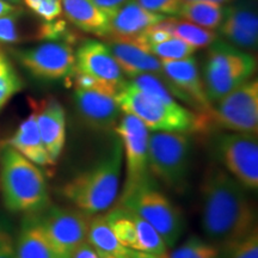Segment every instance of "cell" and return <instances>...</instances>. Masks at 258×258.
Segmentation results:
<instances>
[{"label":"cell","instance_id":"6da1fadb","mask_svg":"<svg viewBox=\"0 0 258 258\" xmlns=\"http://www.w3.org/2000/svg\"><path fill=\"white\" fill-rule=\"evenodd\" d=\"M246 188L218 164H209L201 183L202 228L220 245L257 227V214Z\"/></svg>","mask_w":258,"mask_h":258},{"label":"cell","instance_id":"7a4b0ae2","mask_svg":"<svg viewBox=\"0 0 258 258\" xmlns=\"http://www.w3.org/2000/svg\"><path fill=\"white\" fill-rule=\"evenodd\" d=\"M122 159L123 148L116 138L108 153L69 180L61 195L90 217L108 211L118 196Z\"/></svg>","mask_w":258,"mask_h":258},{"label":"cell","instance_id":"3957f363","mask_svg":"<svg viewBox=\"0 0 258 258\" xmlns=\"http://www.w3.org/2000/svg\"><path fill=\"white\" fill-rule=\"evenodd\" d=\"M0 189L5 207L12 213L37 214L50 205L46 176L8 144H0Z\"/></svg>","mask_w":258,"mask_h":258},{"label":"cell","instance_id":"277c9868","mask_svg":"<svg viewBox=\"0 0 258 258\" xmlns=\"http://www.w3.org/2000/svg\"><path fill=\"white\" fill-rule=\"evenodd\" d=\"M116 101L125 114L134 115L147 129L170 133H201L202 122L198 112L185 109L177 101L165 102L147 95L125 82L116 95Z\"/></svg>","mask_w":258,"mask_h":258},{"label":"cell","instance_id":"5b68a950","mask_svg":"<svg viewBox=\"0 0 258 258\" xmlns=\"http://www.w3.org/2000/svg\"><path fill=\"white\" fill-rule=\"evenodd\" d=\"M120 205L134 212L156 228L167 247H173L184 231L182 212L165 194L158 190L154 178L124 188Z\"/></svg>","mask_w":258,"mask_h":258},{"label":"cell","instance_id":"8992f818","mask_svg":"<svg viewBox=\"0 0 258 258\" xmlns=\"http://www.w3.org/2000/svg\"><path fill=\"white\" fill-rule=\"evenodd\" d=\"M256 71V60L247 51L228 42L214 41L209 46L203 66V84L212 104L251 79Z\"/></svg>","mask_w":258,"mask_h":258},{"label":"cell","instance_id":"52a82bcc","mask_svg":"<svg viewBox=\"0 0 258 258\" xmlns=\"http://www.w3.org/2000/svg\"><path fill=\"white\" fill-rule=\"evenodd\" d=\"M191 161V138L188 133L158 132L148 138V170L170 189H186Z\"/></svg>","mask_w":258,"mask_h":258},{"label":"cell","instance_id":"ba28073f","mask_svg":"<svg viewBox=\"0 0 258 258\" xmlns=\"http://www.w3.org/2000/svg\"><path fill=\"white\" fill-rule=\"evenodd\" d=\"M214 153L226 171L244 188L256 191L258 188L257 134L220 133L215 135Z\"/></svg>","mask_w":258,"mask_h":258},{"label":"cell","instance_id":"9c48e42d","mask_svg":"<svg viewBox=\"0 0 258 258\" xmlns=\"http://www.w3.org/2000/svg\"><path fill=\"white\" fill-rule=\"evenodd\" d=\"M211 128L257 134L258 82L249 79L213 104Z\"/></svg>","mask_w":258,"mask_h":258},{"label":"cell","instance_id":"30bf717a","mask_svg":"<svg viewBox=\"0 0 258 258\" xmlns=\"http://www.w3.org/2000/svg\"><path fill=\"white\" fill-rule=\"evenodd\" d=\"M14 55L34 78L44 82L70 79L76 71V54L67 42H43L28 49L15 50Z\"/></svg>","mask_w":258,"mask_h":258},{"label":"cell","instance_id":"8fae6325","mask_svg":"<svg viewBox=\"0 0 258 258\" xmlns=\"http://www.w3.org/2000/svg\"><path fill=\"white\" fill-rule=\"evenodd\" d=\"M37 219L61 258H71L77 246L86 240L90 215L79 209L49 205L37 213Z\"/></svg>","mask_w":258,"mask_h":258},{"label":"cell","instance_id":"7c38bea8","mask_svg":"<svg viewBox=\"0 0 258 258\" xmlns=\"http://www.w3.org/2000/svg\"><path fill=\"white\" fill-rule=\"evenodd\" d=\"M160 61L163 66V80L171 95L195 109L198 114L206 115L211 120L213 104L206 93L195 57Z\"/></svg>","mask_w":258,"mask_h":258},{"label":"cell","instance_id":"4fadbf2b","mask_svg":"<svg viewBox=\"0 0 258 258\" xmlns=\"http://www.w3.org/2000/svg\"><path fill=\"white\" fill-rule=\"evenodd\" d=\"M120 138L127 167L124 188H129L153 178L148 170V129L144 122L134 115L125 114L115 127Z\"/></svg>","mask_w":258,"mask_h":258},{"label":"cell","instance_id":"5bb4252c","mask_svg":"<svg viewBox=\"0 0 258 258\" xmlns=\"http://www.w3.org/2000/svg\"><path fill=\"white\" fill-rule=\"evenodd\" d=\"M76 70L114 90L116 95L125 83L124 74L108 46L95 40L80 44L76 53Z\"/></svg>","mask_w":258,"mask_h":258},{"label":"cell","instance_id":"9a60e30c","mask_svg":"<svg viewBox=\"0 0 258 258\" xmlns=\"http://www.w3.org/2000/svg\"><path fill=\"white\" fill-rule=\"evenodd\" d=\"M219 32L232 46L253 51L258 44V16L256 0H237L225 8Z\"/></svg>","mask_w":258,"mask_h":258},{"label":"cell","instance_id":"2e32d148","mask_svg":"<svg viewBox=\"0 0 258 258\" xmlns=\"http://www.w3.org/2000/svg\"><path fill=\"white\" fill-rule=\"evenodd\" d=\"M73 99L79 117L89 128L97 132L115 129L122 110L114 96L96 90L76 89Z\"/></svg>","mask_w":258,"mask_h":258},{"label":"cell","instance_id":"e0dca14e","mask_svg":"<svg viewBox=\"0 0 258 258\" xmlns=\"http://www.w3.org/2000/svg\"><path fill=\"white\" fill-rule=\"evenodd\" d=\"M31 108L36 116L41 140L50 159L56 163L66 143V112L61 103L54 97L31 102Z\"/></svg>","mask_w":258,"mask_h":258},{"label":"cell","instance_id":"ac0fdd59","mask_svg":"<svg viewBox=\"0 0 258 258\" xmlns=\"http://www.w3.org/2000/svg\"><path fill=\"white\" fill-rule=\"evenodd\" d=\"M164 18H166L165 15L147 11L137 0H128L108 16V28L104 38L118 41L132 40Z\"/></svg>","mask_w":258,"mask_h":258},{"label":"cell","instance_id":"d6986e66","mask_svg":"<svg viewBox=\"0 0 258 258\" xmlns=\"http://www.w3.org/2000/svg\"><path fill=\"white\" fill-rule=\"evenodd\" d=\"M105 44L111 51L122 72L129 78L148 73L163 79L161 61L153 54L127 41L106 40Z\"/></svg>","mask_w":258,"mask_h":258},{"label":"cell","instance_id":"ffe728a7","mask_svg":"<svg viewBox=\"0 0 258 258\" xmlns=\"http://www.w3.org/2000/svg\"><path fill=\"white\" fill-rule=\"evenodd\" d=\"M5 144L14 147L17 152L34 163L35 165L42 167L55 165L41 140L34 110L19 124L15 134L9 140H6Z\"/></svg>","mask_w":258,"mask_h":258},{"label":"cell","instance_id":"44dd1931","mask_svg":"<svg viewBox=\"0 0 258 258\" xmlns=\"http://www.w3.org/2000/svg\"><path fill=\"white\" fill-rule=\"evenodd\" d=\"M16 258H61L44 233L37 214L25 215L16 239Z\"/></svg>","mask_w":258,"mask_h":258},{"label":"cell","instance_id":"7402d4cb","mask_svg":"<svg viewBox=\"0 0 258 258\" xmlns=\"http://www.w3.org/2000/svg\"><path fill=\"white\" fill-rule=\"evenodd\" d=\"M64 17L82 31L105 37L108 15L93 4L91 0H61Z\"/></svg>","mask_w":258,"mask_h":258},{"label":"cell","instance_id":"603a6c76","mask_svg":"<svg viewBox=\"0 0 258 258\" xmlns=\"http://www.w3.org/2000/svg\"><path fill=\"white\" fill-rule=\"evenodd\" d=\"M154 27L169 32L171 36L186 42L195 49L209 47L213 42L218 40V34L211 29L199 27L188 21L173 17L164 18L163 21L154 24Z\"/></svg>","mask_w":258,"mask_h":258},{"label":"cell","instance_id":"cb8c5ba5","mask_svg":"<svg viewBox=\"0 0 258 258\" xmlns=\"http://www.w3.org/2000/svg\"><path fill=\"white\" fill-rule=\"evenodd\" d=\"M86 241L95 247L98 253L112 254L120 258L127 247L117 240L114 232L105 220L104 214H95L89 219Z\"/></svg>","mask_w":258,"mask_h":258},{"label":"cell","instance_id":"d4e9b609","mask_svg":"<svg viewBox=\"0 0 258 258\" xmlns=\"http://www.w3.org/2000/svg\"><path fill=\"white\" fill-rule=\"evenodd\" d=\"M225 8L211 2H183L179 6L178 16L185 21L206 29H217L221 24Z\"/></svg>","mask_w":258,"mask_h":258},{"label":"cell","instance_id":"484cf974","mask_svg":"<svg viewBox=\"0 0 258 258\" xmlns=\"http://www.w3.org/2000/svg\"><path fill=\"white\" fill-rule=\"evenodd\" d=\"M104 217L117 240L124 247L135 250V246H137L135 213L120 205L110 209Z\"/></svg>","mask_w":258,"mask_h":258},{"label":"cell","instance_id":"4316f807","mask_svg":"<svg viewBox=\"0 0 258 258\" xmlns=\"http://www.w3.org/2000/svg\"><path fill=\"white\" fill-rule=\"evenodd\" d=\"M219 258H258L257 227L241 237L219 245Z\"/></svg>","mask_w":258,"mask_h":258},{"label":"cell","instance_id":"83f0119b","mask_svg":"<svg viewBox=\"0 0 258 258\" xmlns=\"http://www.w3.org/2000/svg\"><path fill=\"white\" fill-rule=\"evenodd\" d=\"M23 89V80L12 61L0 51V110L15 95Z\"/></svg>","mask_w":258,"mask_h":258},{"label":"cell","instance_id":"f1b7e54d","mask_svg":"<svg viewBox=\"0 0 258 258\" xmlns=\"http://www.w3.org/2000/svg\"><path fill=\"white\" fill-rule=\"evenodd\" d=\"M28 37L24 29L23 10L16 8L12 12L0 16V43L15 44Z\"/></svg>","mask_w":258,"mask_h":258},{"label":"cell","instance_id":"f546056e","mask_svg":"<svg viewBox=\"0 0 258 258\" xmlns=\"http://www.w3.org/2000/svg\"><path fill=\"white\" fill-rule=\"evenodd\" d=\"M169 258H219V245L192 235L173 250Z\"/></svg>","mask_w":258,"mask_h":258},{"label":"cell","instance_id":"4dcf8cb0","mask_svg":"<svg viewBox=\"0 0 258 258\" xmlns=\"http://www.w3.org/2000/svg\"><path fill=\"white\" fill-rule=\"evenodd\" d=\"M195 50V48L186 42L173 36L159 43L151 44L147 48L148 53L153 54L159 60H182L191 56Z\"/></svg>","mask_w":258,"mask_h":258},{"label":"cell","instance_id":"1f68e13d","mask_svg":"<svg viewBox=\"0 0 258 258\" xmlns=\"http://www.w3.org/2000/svg\"><path fill=\"white\" fill-rule=\"evenodd\" d=\"M36 40L62 41L72 44L79 40L78 35L71 29L62 19H54L50 22H42L38 25Z\"/></svg>","mask_w":258,"mask_h":258},{"label":"cell","instance_id":"d6a6232c","mask_svg":"<svg viewBox=\"0 0 258 258\" xmlns=\"http://www.w3.org/2000/svg\"><path fill=\"white\" fill-rule=\"evenodd\" d=\"M34 15L43 22L56 19L62 12L61 0H22Z\"/></svg>","mask_w":258,"mask_h":258},{"label":"cell","instance_id":"836d02e7","mask_svg":"<svg viewBox=\"0 0 258 258\" xmlns=\"http://www.w3.org/2000/svg\"><path fill=\"white\" fill-rule=\"evenodd\" d=\"M147 11L159 15H178L180 0H137Z\"/></svg>","mask_w":258,"mask_h":258},{"label":"cell","instance_id":"e575fe53","mask_svg":"<svg viewBox=\"0 0 258 258\" xmlns=\"http://www.w3.org/2000/svg\"><path fill=\"white\" fill-rule=\"evenodd\" d=\"M0 258H16L15 235L4 220H0Z\"/></svg>","mask_w":258,"mask_h":258},{"label":"cell","instance_id":"d590c367","mask_svg":"<svg viewBox=\"0 0 258 258\" xmlns=\"http://www.w3.org/2000/svg\"><path fill=\"white\" fill-rule=\"evenodd\" d=\"M71 258H101L95 247L88 241H83L71 254Z\"/></svg>","mask_w":258,"mask_h":258},{"label":"cell","instance_id":"8d00e7d4","mask_svg":"<svg viewBox=\"0 0 258 258\" xmlns=\"http://www.w3.org/2000/svg\"><path fill=\"white\" fill-rule=\"evenodd\" d=\"M97 8L101 9L103 12H105L106 15H110L112 12H115L118 8H121L122 5L125 4L128 0H91Z\"/></svg>","mask_w":258,"mask_h":258},{"label":"cell","instance_id":"74e56055","mask_svg":"<svg viewBox=\"0 0 258 258\" xmlns=\"http://www.w3.org/2000/svg\"><path fill=\"white\" fill-rule=\"evenodd\" d=\"M120 258H159L157 256H153L151 253H146L143 252V251H138V250H133L127 247L124 251V253L122 254Z\"/></svg>","mask_w":258,"mask_h":258},{"label":"cell","instance_id":"f35d334b","mask_svg":"<svg viewBox=\"0 0 258 258\" xmlns=\"http://www.w3.org/2000/svg\"><path fill=\"white\" fill-rule=\"evenodd\" d=\"M15 9H16L15 5L9 4V3L0 0V16L9 14V12H12Z\"/></svg>","mask_w":258,"mask_h":258},{"label":"cell","instance_id":"ab89813d","mask_svg":"<svg viewBox=\"0 0 258 258\" xmlns=\"http://www.w3.org/2000/svg\"><path fill=\"white\" fill-rule=\"evenodd\" d=\"M180 2H211V3H217V4H225V3L232 2V0H180Z\"/></svg>","mask_w":258,"mask_h":258},{"label":"cell","instance_id":"60d3db41","mask_svg":"<svg viewBox=\"0 0 258 258\" xmlns=\"http://www.w3.org/2000/svg\"><path fill=\"white\" fill-rule=\"evenodd\" d=\"M3 2L9 3V4H15V5H18V4H21L22 0H3Z\"/></svg>","mask_w":258,"mask_h":258},{"label":"cell","instance_id":"b9f144b4","mask_svg":"<svg viewBox=\"0 0 258 258\" xmlns=\"http://www.w3.org/2000/svg\"><path fill=\"white\" fill-rule=\"evenodd\" d=\"M99 256H101V258H116L115 256H112V254L108 253H99Z\"/></svg>","mask_w":258,"mask_h":258}]
</instances>
